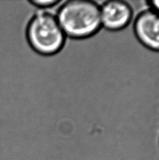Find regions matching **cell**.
I'll use <instances>...</instances> for the list:
<instances>
[{
	"mask_svg": "<svg viewBox=\"0 0 159 160\" xmlns=\"http://www.w3.org/2000/svg\"><path fill=\"white\" fill-rule=\"evenodd\" d=\"M133 31L144 47L159 53V13L150 7L140 11L133 20Z\"/></svg>",
	"mask_w": 159,
	"mask_h": 160,
	"instance_id": "obj_4",
	"label": "cell"
},
{
	"mask_svg": "<svg viewBox=\"0 0 159 160\" xmlns=\"http://www.w3.org/2000/svg\"><path fill=\"white\" fill-rule=\"evenodd\" d=\"M56 18L68 38H89L102 28L100 3L90 0L63 1Z\"/></svg>",
	"mask_w": 159,
	"mask_h": 160,
	"instance_id": "obj_2",
	"label": "cell"
},
{
	"mask_svg": "<svg viewBox=\"0 0 159 160\" xmlns=\"http://www.w3.org/2000/svg\"><path fill=\"white\" fill-rule=\"evenodd\" d=\"M28 2L39 9H51L55 8L60 4V0H28Z\"/></svg>",
	"mask_w": 159,
	"mask_h": 160,
	"instance_id": "obj_5",
	"label": "cell"
},
{
	"mask_svg": "<svg viewBox=\"0 0 159 160\" xmlns=\"http://www.w3.org/2000/svg\"><path fill=\"white\" fill-rule=\"evenodd\" d=\"M62 2L51 9L35 8L27 16L23 34L28 47L35 53L51 56L64 47L67 37L56 18V13L51 11Z\"/></svg>",
	"mask_w": 159,
	"mask_h": 160,
	"instance_id": "obj_1",
	"label": "cell"
},
{
	"mask_svg": "<svg viewBox=\"0 0 159 160\" xmlns=\"http://www.w3.org/2000/svg\"><path fill=\"white\" fill-rule=\"evenodd\" d=\"M100 4L101 25L103 29L117 32L131 23L135 11L130 2L110 0Z\"/></svg>",
	"mask_w": 159,
	"mask_h": 160,
	"instance_id": "obj_3",
	"label": "cell"
},
{
	"mask_svg": "<svg viewBox=\"0 0 159 160\" xmlns=\"http://www.w3.org/2000/svg\"><path fill=\"white\" fill-rule=\"evenodd\" d=\"M148 4L150 8L155 11L156 12L159 13V0H154V1L148 2Z\"/></svg>",
	"mask_w": 159,
	"mask_h": 160,
	"instance_id": "obj_6",
	"label": "cell"
}]
</instances>
